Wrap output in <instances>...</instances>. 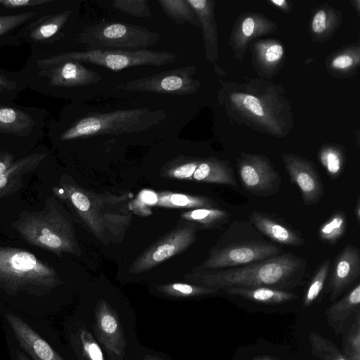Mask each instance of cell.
I'll return each instance as SVG.
<instances>
[{
  "mask_svg": "<svg viewBox=\"0 0 360 360\" xmlns=\"http://www.w3.org/2000/svg\"><path fill=\"white\" fill-rule=\"evenodd\" d=\"M360 275V252L357 247L347 244L334 260L327 292L335 302Z\"/></svg>",
  "mask_w": 360,
  "mask_h": 360,
  "instance_id": "obj_17",
  "label": "cell"
},
{
  "mask_svg": "<svg viewBox=\"0 0 360 360\" xmlns=\"http://www.w3.org/2000/svg\"><path fill=\"white\" fill-rule=\"evenodd\" d=\"M237 168L244 189L250 194L267 197L280 191L281 178L268 157L240 153Z\"/></svg>",
  "mask_w": 360,
  "mask_h": 360,
  "instance_id": "obj_12",
  "label": "cell"
},
{
  "mask_svg": "<svg viewBox=\"0 0 360 360\" xmlns=\"http://www.w3.org/2000/svg\"><path fill=\"white\" fill-rule=\"evenodd\" d=\"M181 217L201 228L219 229L230 219L228 212L217 208H197L183 212Z\"/></svg>",
  "mask_w": 360,
  "mask_h": 360,
  "instance_id": "obj_31",
  "label": "cell"
},
{
  "mask_svg": "<svg viewBox=\"0 0 360 360\" xmlns=\"http://www.w3.org/2000/svg\"><path fill=\"white\" fill-rule=\"evenodd\" d=\"M146 360H162V359H159L157 356H149L147 357V359Z\"/></svg>",
  "mask_w": 360,
  "mask_h": 360,
  "instance_id": "obj_50",
  "label": "cell"
},
{
  "mask_svg": "<svg viewBox=\"0 0 360 360\" xmlns=\"http://www.w3.org/2000/svg\"><path fill=\"white\" fill-rule=\"evenodd\" d=\"M202 159L181 158L174 160L165 172L167 176L179 179H188L193 177V173L198 167Z\"/></svg>",
  "mask_w": 360,
  "mask_h": 360,
  "instance_id": "obj_42",
  "label": "cell"
},
{
  "mask_svg": "<svg viewBox=\"0 0 360 360\" xmlns=\"http://www.w3.org/2000/svg\"><path fill=\"white\" fill-rule=\"evenodd\" d=\"M80 351L84 360H105L103 353L91 333L84 327L79 329Z\"/></svg>",
  "mask_w": 360,
  "mask_h": 360,
  "instance_id": "obj_39",
  "label": "cell"
},
{
  "mask_svg": "<svg viewBox=\"0 0 360 360\" xmlns=\"http://www.w3.org/2000/svg\"><path fill=\"white\" fill-rule=\"evenodd\" d=\"M53 3L48 6L46 5V6H45L46 7L44 6V8L42 9L39 8L35 10L21 12L13 15L0 16V47L8 45L18 46L23 44L16 37L15 32V34H13V32H16L21 26L29 20L46 11Z\"/></svg>",
  "mask_w": 360,
  "mask_h": 360,
  "instance_id": "obj_29",
  "label": "cell"
},
{
  "mask_svg": "<svg viewBox=\"0 0 360 360\" xmlns=\"http://www.w3.org/2000/svg\"><path fill=\"white\" fill-rule=\"evenodd\" d=\"M162 10L177 24L189 23L200 28L199 21L187 0H158Z\"/></svg>",
  "mask_w": 360,
  "mask_h": 360,
  "instance_id": "obj_33",
  "label": "cell"
},
{
  "mask_svg": "<svg viewBox=\"0 0 360 360\" xmlns=\"http://www.w3.org/2000/svg\"><path fill=\"white\" fill-rule=\"evenodd\" d=\"M255 70L260 78L270 80L281 69L284 48L276 39H260L249 46Z\"/></svg>",
  "mask_w": 360,
  "mask_h": 360,
  "instance_id": "obj_20",
  "label": "cell"
},
{
  "mask_svg": "<svg viewBox=\"0 0 360 360\" xmlns=\"http://www.w3.org/2000/svg\"><path fill=\"white\" fill-rule=\"evenodd\" d=\"M13 227L32 245L58 255H80L72 223L51 202L40 211L22 213Z\"/></svg>",
  "mask_w": 360,
  "mask_h": 360,
  "instance_id": "obj_5",
  "label": "cell"
},
{
  "mask_svg": "<svg viewBox=\"0 0 360 360\" xmlns=\"http://www.w3.org/2000/svg\"><path fill=\"white\" fill-rule=\"evenodd\" d=\"M46 153H33L13 162L0 174V198L15 191L22 184V177L35 169L44 160Z\"/></svg>",
  "mask_w": 360,
  "mask_h": 360,
  "instance_id": "obj_23",
  "label": "cell"
},
{
  "mask_svg": "<svg viewBox=\"0 0 360 360\" xmlns=\"http://www.w3.org/2000/svg\"><path fill=\"white\" fill-rule=\"evenodd\" d=\"M35 124V120L30 112L15 107L0 105V133L27 136Z\"/></svg>",
  "mask_w": 360,
  "mask_h": 360,
  "instance_id": "obj_28",
  "label": "cell"
},
{
  "mask_svg": "<svg viewBox=\"0 0 360 360\" xmlns=\"http://www.w3.org/2000/svg\"><path fill=\"white\" fill-rule=\"evenodd\" d=\"M167 118L162 110L149 108L94 111L75 115L65 110L49 124L50 135L57 141H72L103 136H120L148 131Z\"/></svg>",
  "mask_w": 360,
  "mask_h": 360,
  "instance_id": "obj_3",
  "label": "cell"
},
{
  "mask_svg": "<svg viewBox=\"0 0 360 360\" xmlns=\"http://www.w3.org/2000/svg\"><path fill=\"white\" fill-rule=\"evenodd\" d=\"M250 221H234L210 250L209 257L192 272L240 266L283 254Z\"/></svg>",
  "mask_w": 360,
  "mask_h": 360,
  "instance_id": "obj_4",
  "label": "cell"
},
{
  "mask_svg": "<svg viewBox=\"0 0 360 360\" xmlns=\"http://www.w3.org/2000/svg\"><path fill=\"white\" fill-rule=\"evenodd\" d=\"M199 21L202 31L205 56L214 65L215 72L224 76L225 71L217 65L219 58L218 34L214 15V0H187Z\"/></svg>",
  "mask_w": 360,
  "mask_h": 360,
  "instance_id": "obj_18",
  "label": "cell"
},
{
  "mask_svg": "<svg viewBox=\"0 0 360 360\" xmlns=\"http://www.w3.org/2000/svg\"><path fill=\"white\" fill-rule=\"evenodd\" d=\"M249 218L259 232L280 245L300 247L305 243L300 232L275 216L253 211Z\"/></svg>",
  "mask_w": 360,
  "mask_h": 360,
  "instance_id": "obj_21",
  "label": "cell"
},
{
  "mask_svg": "<svg viewBox=\"0 0 360 360\" xmlns=\"http://www.w3.org/2000/svg\"><path fill=\"white\" fill-rule=\"evenodd\" d=\"M93 329L112 359L122 360L126 347L122 326L115 310L105 300L95 308Z\"/></svg>",
  "mask_w": 360,
  "mask_h": 360,
  "instance_id": "obj_15",
  "label": "cell"
},
{
  "mask_svg": "<svg viewBox=\"0 0 360 360\" xmlns=\"http://www.w3.org/2000/svg\"><path fill=\"white\" fill-rule=\"evenodd\" d=\"M219 82L217 101L230 119L276 138L290 133L294 125L292 101L282 84L260 77Z\"/></svg>",
  "mask_w": 360,
  "mask_h": 360,
  "instance_id": "obj_1",
  "label": "cell"
},
{
  "mask_svg": "<svg viewBox=\"0 0 360 360\" xmlns=\"http://www.w3.org/2000/svg\"><path fill=\"white\" fill-rule=\"evenodd\" d=\"M330 261H323L314 274L303 297L302 305L309 307L314 304L320 295L329 272Z\"/></svg>",
  "mask_w": 360,
  "mask_h": 360,
  "instance_id": "obj_38",
  "label": "cell"
},
{
  "mask_svg": "<svg viewBox=\"0 0 360 360\" xmlns=\"http://www.w3.org/2000/svg\"><path fill=\"white\" fill-rule=\"evenodd\" d=\"M13 162V155L7 151L0 150V174L9 168Z\"/></svg>",
  "mask_w": 360,
  "mask_h": 360,
  "instance_id": "obj_44",
  "label": "cell"
},
{
  "mask_svg": "<svg viewBox=\"0 0 360 360\" xmlns=\"http://www.w3.org/2000/svg\"><path fill=\"white\" fill-rule=\"evenodd\" d=\"M307 260L292 253L254 263L217 270L191 272L185 279L191 284L218 290L234 287H268L290 291L304 281Z\"/></svg>",
  "mask_w": 360,
  "mask_h": 360,
  "instance_id": "obj_2",
  "label": "cell"
},
{
  "mask_svg": "<svg viewBox=\"0 0 360 360\" xmlns=\"http://www.w3.org/2000/svg\"><path fill=\"white\" fill-rule=\"evenodd\" d=\"M197 228L190 223L175 229L140 255L131 265L129 271L139 274L148 271L185 250L195 241Z\"/></svg>",
  "mask_w": 360,
  "mask_h": 360,
  "instance_id": "obj_13",
  "label": "cell"
},
{
  "mask_svg": "<svg viewBox=\"0 0 360 360\" xmlns=\"http://www.w3.org/2000/svg\"><path fill=\"white\" fill-rule=\"evenodd\" d=\"M311 354L321 360H347L342 351L326 338L316 332L308 334Z\"/></svg>",
  "mask_w": 360,
  "mask_h": 360,
  "instance_id": "obj_35",
  "label": "cell"
},
{
  "mask_svg": "<svg viewBox=\"0 0 360 360\" xmlns=\"http://www.w3.org/2000/svg\"><path fill=\"white\" fill-rule=\"evenodd\" d=\"M342 21V13L339 11L328 4L319 6L310 22L311 39L319 43L328 41L339 29Z\"/></svg>",
  "mask_w": 360,
  "mask_h": 360,
  "instance_id": "obj_24",
  "label": "cell"
},
{
  "mask_svg": "<svg viewBox=\"0 0 360 360\" xmlns=\"http://www.w3.org/2000/svg\"><path fill=\"white\" fill-rule=\"evenodd\" d=\"M195 72L196 68L191 65L178 68L129 81L117 89L175 96L191 95L196 93L201 85L193 77Z\"/></svg>",
  "mask_w": 360,
  "mask_h": 360,
  "instance_id": "obj_11",
  "label": "cell"
},
{
  "mask_svg": "<svg viewBox=\"0 0 360 360\" xmlns=\"http://www.w3.org/2000/svg\"><path fill=\"white\" fill-rule=\"evenodd\" d=\"M178 58L176 54L168 51L148 49L123 51L87 49L85 51H65L46 56L31 54L25 65L44 68L63 61H76L117 71L141 65L160 67L173 63Z\"/></svg>",
  "mask_w": 360,
  "mask_h": 360,
  "instance_id": "obj_7",
  "label": "cell"
},
{
  "mask_svg": "<svg viewBox=\"0 0 360 360\" xmlns=\"http://www.w3.org/2000/svg\"><path fill=\"white\" fill-rule=\"evenodd\" d=\"M354 216L358 223L360 222V197L359 195L357 198L356 205L354 207Z\"/></svg>",
  "mask_w": 360,
  "mask_h": 360,
  "instance_id": "obj_46",
  "label": "cell"
},
{
  "mask_svg": "<svg viewBox=\"0 0 360 360\" xmlns=\"http://www.w3.org/2000/svg\"><path fill=\"white\" fill-rule=\"evenodd\" d=\"M360 310V284L357 283L342 298L334 302L325 311L329 326L336 335H340L348 327L349 321Z\"/></svg>",
  "mask_w": 360,
  "mask_h": 360,
  "instance_id": "obj_22",
  "label": "cell"
},
{
  "mask_svg": "<svg viewBox=\"0 0 360 360\" xmlns=\"http://www.w3.org/2000/svg\"><path fill=\"white\" fill-rule=\"evenodd\" d=\"M155 205L174 208H216L217 203L211 198L162 192L156 193Z\"/></svg>",
  "mask_w": 360,
  "mask_h": 360,
  "instance_id": "obj_30",
  "label": "cell"
},
{
  "mask_svg": "<svg viewBox=\"0 0 360 360\" xmlns=\"http://www.w3.org/2000/svg\"><path fill=\"white\" fill-rule=\"evenodd\" d=\"M61 283L56 270L32 253L0 247V288L10 292H40Z\"/></svg>",
  "mask_w": 360,
  "mask_h": 360,
  "instance_id": "obj_6",
  "label": "cell"
},
{
  "mask_svg": "<svg viewBox=\"0 0 360 360\" xmlns=\"http://www.w3.org/2000/svg\"><path fill=\"white\" fill-rule=\"evenodd\" d=\"M347 225V219L345 211H336L320 226L318 231L319 238L323 243L333 245L345 236Z\"/></svg>",
  "mask_w": 360,
  "mask_h": 360,
  "instance_id": "obj_34",
  "label": "cell"
},
{
  "mask_svg": "<svg viewBox=\"0 0 360 360\" xmlns=\"http://www.w3.org/2000/svg\"><path fill=\"white\" fill-rule=\"evenodd\" d=\"M252 360H276L274 358L268 356H256Z\"/></svg>",
  "mask_w": 360,
  "mask_h": 360,
  "instance_id": "obj_49",
  "label": "cell"
},
{
  "mask_svg": "<svg viewBox=\"0 0 360 360\" xmlns=\"http://www.w3.org/2000/svg\"><path fill=\"white\" fill-rule=\"evenodd\" d=\"M320 163L332 179L340 177L344 171L346 155L343 146L335 143L323 145L318 153Z\"/></svg>",
  "mask_w": 360,
  "mask_h": 360,
  "instance_id": "obj_32",
  "label": "cell"
},
{
  "mask_svg": "<svg viewBox=\"0 0 360 360\" xmlns=\"http://www.w3.org/2000/svg\"><path fill=\"white\" fill-rule=\"evenodd\" d=\"M224 290L229 295L241 297L264 304H278L298 298L292 292L268 287H234Z\"/></svg>",
  "mask_w": 360,
  "mask_h": 360,
  "instance_id": "obj_27",
  "label": "cell"
},
{
  "mask_svg": "<svg viewBox=\"0 0 360 360\" xmlns=\"http://www.w3.org/2000/svg\"><path fill=\"white\" fill-rule=\"evenodd\" d=\"M160 34L129 23L103 21L84 27L77 40L89 49L137 51L155 45Z\"/></svg>",
  "mask_w": 360,
  "mask_h": 360,
  "instance_id": "obj_9",
  "label": "cell"
},
{
  "mask_svg": "<svg viewBox=\"0 0 360 360\" xmlns=\"http://www.w3.org/2000/svg\"><path fill=\"white\" fill-rule=\"evenodd\" d=\"M277 25L264 15L248 11L241 13L236 20L230 34L229 44L233 56L240 63L253 40L277 31Z\"/></svg>",
  "mask_w": 360,
  "mask_h": 360,
  "instance_id": "obj_14",
  "label": "cell"
},
{
  "mask_svg": "<svg viewBox=\"0 0 360 360\" xmlns=\"http://www.w3.org/2000/svg\"><path fill=\"white\" fill-rule=\"evenodd\" d=\"M342 352L347 360H360V310L343 332Z\"/></svg>",
  "mask_w": 360,
  "mask_h": 360,
  "instance_id": "obj_37",
  "label": "cell"
},
{
  "mask_svg": "<svg viewBox=\"0 0 360 360\" xmlns=\"http://www.w3.org/2000/svg\"><path fill=\"white\" fill-rule=\"evenodd\" d=\"M158 290L169 297H193L206 295L217 294L219 290L205 286L191 283H174L160 285Z\"/></svg>",
  "mask_w": 360,
  "mask_h": 360,
  "instance_id": "obj_36",
  "label": "cell"
},
{
  "mask_svg": "<svg viewBox=\"0 0 360 360\" xmlns=\"http://www.w3.org/2000/svg\"><path fill=\"white\" fill-rule=\"evenodd\" d=\"M55 0H0V16L8 15L6 12H25L44 7Z\"/></svg>",
  "mask_w": 360,
  "mask_h": 360,
  "instance_id": "obj_43",
  "label": "cell"
},
{
  "mask_svg": "<svg viewBox=\"0 0 360 360\" xmlns=\"http://www.w3.org/2000/svg\"><path fill=\"white\" fill-rule=\"evenodd\" d=\"M1 99H0V103H1Z\"/></svg>",
  "mask_w": 360,
  "mask_h": 360,
  "instance_id": "obj_51",
  "label": "cell"
},
{
  "mask_svg": "<svg viewBox=\"0 0 360 360\" xmlns=\"http://www.w3.org/2000/svg\"><path fill=\"white\" fill-rule=\"evenodd\" d=\"M360 64V46L353 44L337 50L326 60L328 71L334 77L346 78L357 71Z\"/></svg>",
  "mask_w": 360,
  "mask_h": 360,
  "instance_id": "obj_26",
  "label": "cell"
},
{
  "mask_svg": "<svg viewBox=\"0 0 360 360\" xmlns=\"http://www.w3.org/2000/svg\"><path fill=\"white\" fill-rule=\"evenodd\" d=\"M5 317L20 346L34 360H64L20 317L11 313H6Z\"/></svg>",
  "mask_w": 360,
  "mask_h": 360,
  "instance_id": "obj_19",
  "label": "cell"
},
{
  "mask_svg": "<svg viewBox=\"0 0 360 360\" xmlns=\"http://www.w3.org/2000/svg\"><path fill=\"white\" fill-rule=\"evenodd\" d=\"M282 160L290 181L300 189L304 204H317L322 198L324 190L314 163L293 153L283 154Z\"/></svg>",
  "mask_w": 360,
  "mask_h": 360,
  "instance_id": "obj_16",
  "label": "cell"
},
{
  "mask_svg": "<svg viewBox=\"0 0 360 360\" xmlns=\"http://www.w3.org/2000/svg\"><path fill=\"white\" fill-rule=\"evenodd\" d=\"M111 4L116 10L134 17L141 18L152 17L147 0H114Z\"/></svg>",
  "mask_w": 360,
  "mask_h": 360,
  "instance_id": "obj_41",
  "label": "cell"
},
{
  "mask_svg": "<svg viewBox=\"0 0 360 360\" xmlns=\"http://www.w3.org/2000/svg\"><path fill=\"white\" fill-rule=\"evenodd\" d=\"M193 179L206 183L238 186L232 167L226 161L214 157L201 160Z\"/></svg>",
  "mask_w": 360,
  "mask_h": 360,
  "instance_id": "obj_25",
  "label": "cell"
},
{
  "mask_svg": "<svg viewBox=\"0 0 360 360\" xmlns=\"http://www.w3.org/2000/svg\"><path fill=\"white\" fill-rule=\"evenodd\" d=\"M20 72L27 86L41 94L61 98H70L73 90L102 79L97 72L76 61H63L44 68L25 65Z\"/></svg>",
  "mask_w": 360,
  "mask_h": 360,
  "instance_id": "obj_8",
  "label": "cell"
},
{
  "mask_svg": "<svg viewBox=\"0 0 360 360\" xmlns=\"http://www.w3.org/2000/svg\"><path fill=\"white\" fill-rule=\"evenodd\" d=\"M27 86V83L20 72L18 77H11V73L0 70V99L1 101L13 100L18 92Z\"/></svg>",
  "mask_w": 360,
  "mask_h": 360,
  "instance_id": "obj_40",
  "label": "cell"
},
{
  "mask_svg": "<svg viewBox=\"0 0 360 360\" xmlns=\"http://www.w3.org/2000/svg\"><path fill=\"white\" fill-rule=\"evenodd\" d=\"M15 360H29V359L23 352L18 350L15 352Z\"/></svg>",
  "mask_w": 360,
  "mask_h": 360,
  "instance_id": "obj_47",
  "label": "cell"
},
{
  "mask_svg": "<svg viewBox=\"0 0 360 360\" xmlns=\"http://www.w3.org/2000/svg\"><path fill=\"white\" fill-rule=\"evenodd\" d=\"M268 3L285 13H289L292 10L290 2L286 0H269Z\"/></svg>",
  "mask_w": 360,
  "mask_h": 360,
  "instance_id": "obj_45",
  "label": "cell"
},
{
  "mask_svg": "<svg viewBox=\"0 0 360 360\" xmlns=\"http://www.w3.org/2000/svg\"><path fill=\"white\" fill-rule=\"evenodd\" d=\"M350 2L353 5L354 8L356 9V11L358 15H360V1L359 0H351Z\"/></svg>",
  "mask_w": 360,
  "mask_h": 360,
  "instance_id": "obj_48",
  "label": "cell"
},
{
  "mask_svg": "<svg viewBox=\"0 0 360 360\" xmlns=\"http://www.w3.org/2000/svg\"><path fill=\"white\" fill-rule=\"evenodd\" d=\"M75 13L76 6L51 11L47 9L21 26L15 35L22 43L31 45L32 53L44 51L65 37Z\"/></svg>",
  "mask_w": 360,
  "mask_h": 360,
  "instance_id": "obj_10",
  "label": "cell"
}]
</instances>
